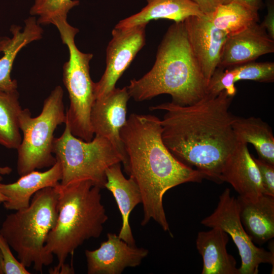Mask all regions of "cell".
Returning a JSON list of instances; mask_svg holds the SVG:
<instances>
[{"mask_svg":"<svg viewBox=\"0 0 274 274\" xmlns=\"http://www.w3.org/2000/svg\"><path fill=\"white\" fill-rule=\"evenodd\" d=\"M233 98L223 91L191 105L170 102L149 108L165 111L161 138L168 150L217 183L223 182L222 168L238 142L232 128L236 116L229 111Z\"/></svg>","mask_w":274,"mask_h":274,"instance_id":"1","label":"cell"},{"mask_svg":"<svg viewBox=\"0 0 274 274\" xmlns=\"http://www.w3.org/2000/svg\"><path fill=\"white\" fill-rule=\"evenodd\" d=\"M161 132V120L156 116L131 114L120 132L125 154L122 163L141 193V225L152 219L172 236L163 206L164 194L182 184L200 183L206 177L175 157L163 143Z\"/></svg>","mask_w":274,"mask_h":274,"instance_id":"2","label":"cell"},{"mask_svg":"<svg viewBox=\"0 0 274 274\" xmlns=\"http://www.w3.org/2000/svg\"><path fill=\"white\" fill-rule=\"evenodd\" d=\"M207 84L192 52L184 22L174 23L158 46L152 68L127 86L136 101L150 100L162 94L181 106L194 104L206 95Z\"/></svg>","mask_w":274,"mask_h":274,"instance_id":"3","label":"cell"},{"mask_svg":"<svg viewBox=\"0 0 274 274\" xmlns=\"http://www.w3.org/2000/svg\"><path fill=\"white\" fill-rule=\"evenodd\" d=\"M58 193V217L48 234L45 251L55 255L57 264L50 271L53 273H74L65 263L67 257L86 241L99 237L108 220L101 202L100 188L85 180L65 186L55 187Z\"/></svg>","mask_w":274,"mask_h":274,"instance_id":"4","label":"cell"},{"mask_svg":"<svg viewBox=\"0 0 274 274\" xmlns=\"http://www.w3.org/2000/svg\"><path fill=\"white\" fill-rule=\"evenodd\" d=\"M57 217L58 193L55 187L39 190L28 207L6 216L0 233L26 268L32 265L36 271L42 273L43 267L53 262L54 255L45 252V246Z\"/></svg>","mask_w":274,"mask_h":274,"instance_id":"5","label":"cell"},{"mask_svg":"<svg viewBox=\"0 0 274 274\" xmlns=\"http://www.w3.org/2000/svg\"><path fill=\"white\" fill-rule=\"evenodd\" d=\"M63 98V89L57 86L44 100L39 115L32 117L28 109L22 110L19 126L23 137L17 149V171L20 176L51 167L56 162L53 154L54 132L58 125L65 123Z\"/></svg>","mask_w":274,"mask_h":274,"instance_id":"6","label":"cell"},{"mask_svg":"<svg viewBox=\"0 0 274 274\" xmlns=\"http://www.w3.org/2000/svg\"><path fill=\"white\" fill-rule=\"evenodd\" d=\"M62 43L69 52V59L63 65L62 81L68 93L70 106L65 113L66 121L74 136L85 141L94 138L90 120V112L95 100L94 84L91 78L89 62L91 53L80 51L75 43L79 29L67 20L55 23Z\"/></svg>","mask_w":274,"mask_h":274,"instance_id":"7","label":"cell"},{"mask_svg":"<svg viewBox=\"0 0 274 274\" xmlns=\"http://www.w3.org/2000/svg\"><path fill=\"white\" fill-rule=\"evenodd\" d=\"M65 124L62 134L54 139L53 153L61 165L60 184L90 180L100 188L107 182L106 170L123 162V158L107 139L95 135L89 142L76 137Z\"/></svg>","mask_w":274,"mask_h":274,"instance_id":"8","label":"cell"},{"mask_svg":"<svg viewBox=\"0 0 274 274\" xmlns=\"http://www.w3.org/2000/svg\"><path fill=\"white\" fill-rule=\"evenodd\" d=\"M201 224L210 228L219 227L229 235L236 245L241 258L239 274H257L262 263L272 265L273 268V243L270 251L257 247L245 231L239 215L236 198L226 188L219 196L217 206Z\"/></svg>","mask_w":274,"mask_h":274,"instance_id":"9","label":"cell"},{"mask_svg":"<svg viewBox=\"0 0 274 274\" xmlns=\"http://www.w3.org/2000/svg\"><path fill=\"white\" fill-rule=\"evenodd\" d=\"M146 24L131 28H114L106 50V68L99 81L94 84L95 99L114 90L123 73L146 44Z\"/></svg>","mask_w":274,"mask_h":274,"instance_id":"10","label":"cell"},{"mask_svg":"<svg viewBox=\"0 0 274 274\" xmlns=\"http://www.w3.org/2000/svg\"><path fill=\"white\" fill-rule=\"evenodd\" d=\"M130 98L127 87L115 88L105 96L95 99L90 116L94 134L108 140L122 156L123 161L125 154L120 132L126 122Z\"/></svg>","mask_w":274,"mask_h":274,"instance_id":"11","label":"cell"},{"mask_svg":"<svg viewBox=\"0 0 274 274\" xmlns=\"http://www.w3.org/2000/svg\"><path fill=\"white\" fill-rule=\"evenodd\" d=\"M184 24L190 47L208 85L219 65L227 36L206 15L189 17Z\"/></svg>","mask_w":274,"mask_h":274,"instance_id":"12","label":"cell"},{"mask_svg":"<svg viewBox=\"0 0 274 274\" xmlns=\"http://www.w3.org/2000/svg\"><path fill=\"white\" fill-rule=\"evenodd\" d=\"M149 251L132 246L113 233L94 250H86L88 274H121L127 267L140 265Z\"/></svg>","mask_w":274,"mask_h":274,"instance_id":"13","label":"cell"},{"mask_svg":"<svg viewBox=\"0 0 274 274\" xmlns=\"http://www.w3.org/2000/svg\"><path fill=\"white\" fill-rule=\"evenodd\" d=\"M274 52V39L257 22L227 36L218 66L223 67L254 61Z\"/></svg>","mask_w":274,"mask_h":274,"instance_id":"14","label":"cell"},{"mask_svg":"<svg viewBox=\"0 0 274 274\" xmlns=\"http://www.w3.org/2000/svg\"><path fill=\"white\" fill-rule=\"evenodd\" d=\"M221 179L223 182L229 183L238 196L243 198L255 200L263 194L259 170L245 142L238 141L226 159Z\"/></svg>","mask_w":274,"mask_h":274,"instance_id":"15","label":"cell"},{"mask_svg":"<svg viewBox=\"0 0 274 274\" xmlns=\"http://www.w3.org/2000/svg\"><path fill=\"white\" fill-rule=\"evenodd\" d=\"M61 177V166L57 161L46 171H31L10 184L1 182L0 192L7 198L3 203L5 208L15 211L28 207L36 192L45 188L55 187Z\"/></svg>","mask_w":274,"mask_h":274,"instance_id":"16","label":"cell"},{"mask_svg":"<svg viewBox=\"0 0 274 274\" xmlns=\"http://www.w3.org/2000/svg\"><path fill=\"white\" fill-rule=\"evenodd\" d=\"M243 226L252 241L262 245L274 237V197L262 194L255 200L236 198Z\"/></svg>","mask_w":274,"mask_h":274,"instance_id":"17","label":"cell"},{"mask_svg":"<svg viewBox=\"0 0 274 274\" xmlns=\"http://www.w3.org/2000/svg\"><path fill=\"white\" fill-rule=\"evenodd\" d=\"M106 175L107 182L105 188L112 193L122 217V225L118 235L128 244L135 246L129 216L134 208L142 203L139 188L131 178L126 179L124 177L120 163L109 167L106 170Z\"/></svg>","mask_w":274,"mask_h":274,"instance_id":"18","label":"cell"},{"mask_svg":"<svg viewBox=\"0 0 274 274\" xmlns=\"http://www.w3.org/2000/svg\"><path fill=\"white\" fill-rule=\"evenodd\" d=\"M229 235L219 227L198 233L196 246L201 255L202 274H239L234 258L227 251Z\"/></svg>","mask_w":274,"mask_h":274,"instance_id":"19","label":"cell"},{"mask_svg":"<svg viewBox=\"0 0 274 274\" xmlns=\"http://www.w3.org/2000/svg\"><path fill=\"white\" fill-rule=\"evenodd\" d=\"M18 25L10 27L12 37H0V89L10 91L17 89V82L11 77V73L16 57L21 49L30 43L42 38L43 30L35 17L25 20L24 29Z\"/></svg>","mask_w":274,"mask_h":274,"instance_id":"20","label":"cell"},{"mask_svg":"<svg viewBox=\"0 0 274 274\" xmlns=\"http://www.w3.org/2000/svg\"><path fill=\"white\" fill-rule=\"evenodd\" d=\"M147 4L140 11L120 20L115 28L126 29L146 24L150 21L168 19L184 22L189 17L204 15L191 0H146Z\"/></svg>","mask_w":274,"mask_h":274,"instance_id":"21","label":"cell"},{"mask_svg":"<svg viewBox=\"0 0 274 274\" xmlns=\"http://www.w3.org/2000/svg\"><path fill=\"white\" fill-rule=\"evenodd\" d=\"M232 128L238 141L251 144L259 158L274 164V136L266 122L259 117L236 116Z\"/></svg>","mask_w":274,"mask_h":274,"instance_id":"22","label":"cell"},{"mask_svg":"<svg viewBox=\"0 0 274 274\" xmlns=\"http://www.w3.org/2000/svg\"><path fill=\"white\" fill-rule=\"evenodd\" d=\"M17 89H0V145L16 149L22 141L19 117L22 110Z\"/></svg>","mask_w":274,"mask_h":274,"instance_id":"23","label":"cell"},{"mask_svg":"<svg viewBox=\"0 0 274 274\" xmlns=\"http://www.w3.org/2000/svg\"><path fill=\"white\" fill-rule=\"evenodd\" d=\"M208 17L227 36L238 32L259 21L258 11L237 2L220 4Z\"/></svg>","mask_w":274,"mask_h":274,"instance_id":"24","label":"cell"},{"mask_svg":"<svg viewBox=\"0 0 274 274\" xmlns=\"http://www.w3.org/2000/svg\"><path fill=\"white\" fill-rule=\"evenodd\" d=\"M79 4L78 0H35L30 14L38 16L39 24L54 25L57 21L67 20L68 12Z\"/></svg>","mask_w":274,"mask_h":274,"instance_id":"25","label":"cell"},{"mask_svg":"<svg viewBox=\"0 0 274 274\" xmlns=\"http://www.w3.org/2000/svg\"><path fill=\"white\" fill-rule=\"evenodd\" d=\"M227 67L231 73L235 83L241 80L262 83H270L274 81L273 62L251 61Z\"/></svg>","mask_w":274,"mask_h":274,"instance_id":"26","label":"cell"},{"mask_svg":"<svg viewBox=\"0 0 274 274\" xmlns=\"http://www.w3.org/2000/svg\"><path fill=\"white\" fill-rule=\"evenodd\" d=\"M0 251L4 265L5 274H30L27 268L12 254L8 242L0 233Z\"/></svg>","mask_w":274,"mask_h":274,"instance_id":"27","label":"cell"},{"mask_svg":"<svg viewBox=\"0 0 274 274\" xmlns=\"http://www.w3.org/2000/svg\"><path fill=\"white\" fill-rule=\"evenodd\" d=\"M253 158L259 172L263 194L274 197V164Z\"/></svg>","mask_w":274,"mask_h":274,"instance_id":"28","label":"cell"},{"mask_svg":"<svg viewBox=\"0 0 274 274\" xmlns=\"http://www.w3.org/2000/svg\"><path fill=\"white\" fill-rule=\"evenodd\" d=\"M267 14L260 25L271 38L274 39V0H266Z\"/></svg>","mask_w":274,"mask_h":274,"instance_id":"29","label":"cell"},{"mask_svg":"<svg viewBox=\"0 0 274 274\" xmlns=\"http://www.w3.org/2000/svg\"><path fill=\"white\" fill-rule=\"evenodd\" d=\"M199 8L201 12L209 17L216 8L221 4V0H191Z\"/></svg>","mask_w":274,"mask_h":274,"instance_id":"30","label":"cell"},{"mask_svg":"<svg viewBox=\"0 0 274 274\" xmlns=\"http://www.w3.org/2000/svg\"><path fill=\"white\" fill-rule=\"evenodd\" d=\"M230 2L239 3L257 11L262 8L263 5L262 0H221V4Z\"/></svg>","mask_w":274,"mask_h":274,"instance_id":"31","label":"cell"},{"mask_svg":"<svg viewBox=\"0 0 274 274\" xmlns=\"http://www.w3.org/2000/svg\"><path fill=\"white\" fill-rule=\"evenodd\" d=\"M12 172V169L9 166H0V176L10 175Z\"/></svg>","mask_w":274,"mask_h":274,"instance_id":"32","label":"cell"},{"mask_svg":"<svg viewBox=\"0 0 274 274\" xmlns=\"http://www.w3.org/2000/svg\"><path fill=\"white\" fill-rule=\"evenodd\" d=\"M0 274H5L3 256L0 251Z\"/></svg>","mask_w":274,"mask_h":274,"instance_id":"33","label":"cell"},{"mask_svg":"<svg viewBox=\"0 0 274 274\" xmlns=\"http://www.w3.org/2000/svg\"><path fill=\"white\" fill-rule=\"evenodd\" d=\"M3 180V177L0 176V183ZM7 198L0 192V203H3L6 201Z\"/></svg>","mask_w":274,"mask_h":274,"instance_id":"34","label":"cell"}]
</instances>
